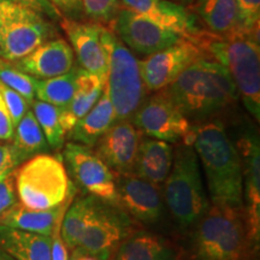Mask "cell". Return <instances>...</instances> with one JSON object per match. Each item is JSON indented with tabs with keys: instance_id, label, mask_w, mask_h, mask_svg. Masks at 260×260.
<instances>
[{
	"instance_id": "1",
	"label": "cell",
	"mask_w": 260,
	"mask_h": 260,
	"mask_svg": "<svg viewBox=\"0 0 260 260\" xmlns=\"http://www.w3.org/2000/svg\"><path fill=\"white\" fill-rule=\"evenodd\" d=\"M191 146L203 165L211 206L245 213L241 159L223 123L193 126Z\"/></svg>"
},
{
	"instance_id": "2",
	"label": "cell",
	"mask_w": 260,
	"mask_h": 260,
	"mask_svg": "<svg viewBox=\"0 0 260 260\" xmlns=\"http://www.w3.org/2000/svg\"><path fill=\"white\" fill-rule=\"evenodd\" d=\"M161 92L189 121L198 122L224 111L239 98L229 73L211 57L194 61Z\"/></svg>"
},
{
	"instance_id": "3",
	"label": "cell",
	"mask_w": 260,
	"mask_h": 260,
	"mask_svg": "<svg viewBox=\"0 0 260 260\" xmlns=\"http://www.w3.org/2000/svg\"><path fill=\"white\" fill-rule=\"evenodd\" d=\"M207 56L225 68L242 98L246 109L256 121L260 119V47L259 39L237 32L217 37L204 30L197 39Z\"/></svg>"
},
{
	"instance_id": "4",
	"label": "cell",
	"mask_w": 260,
	"mask_h": 260,
	"mask_svg": "<svg viewBox=\"0 0 260 260\" xmlns=\"http://www.w3.org/2000/svg\"><path fill=\"white\" fill-rule=\"evenodd\" d=\"M195 225L191 236L195 260H251L255 246L243 212L210 206Z\"/></svg>"
},
{
	"instance_id": "5",
	"label": "cell",
	"mask_w": 260,
	"mask_h": 260,
	"mask_svg": "<svg viewBox=\"0 0 260 260\" xmlns=\"http://www.w3.org/2000/svg\"><path fill=\"white\" fill-rule=\"evenodd\" d=\"M164 183L165 204L180 226L195 225L209 211L211 204L193 146L180 145L174 149L172 167Z\"/></svg>"
},
{
	"instance_id": "6",
	"label": "cell",
	"mask_w": 260,
	"mask_h": 260,
	"mask_svg": "<svg viewBox=\"0 0 260 260\" xmlns=\"http://www.w3.org/2000/svg\"><path fill=\"white\" fill-rule=\"evenodd\" d=\"M102 38L107 54L105 88L115 110L116 122L130 121L148 93L139 59L110 28H104Z\"/></svg>"
},
{
	"instance_id": "7",
	"label": "cell",
	"mask_w": 260,
	"mask_h": 260,
	"mask_svg": "<svg viewBox=\"0 0 260 260\" xmlns=\"http://www.w3.org/2000/svg\"><path fill=\"white\" fill-rule=\"evenodd\" d=\"M15 184L21 204L34 210L59 206L76 190L63 161L47 153L19 165L15 170Z\"/></svg>"
},
{
	"instance_id": "8",
	"label": "cell",
	"mask_w": 260,
	"mask_h": 260,
	"mask_svg": "<svg viewBox=\"0 0 260 260\" xmlns=\"http://www.w3.org/2000/svg\"><path fill=\"white\" fill-rule=\"evenodd\" d=\"M133 233L130 216L117 205L98 199L77 248L83 255L110 260L118 246Z\"/></svg>"
},
{
	"instance_id": "9",
	"label": "cell",
	"mask_w": 260,
	"mask_h": 260,
	"mask_svg": "<svg viewBox=\"0 0 260 260\" xmlns=\"http://www.w3.org/2000/svg\"><path fill=\"white\" fill-rule=\"evenodd\" d=\"M130 121L148 138L191 146L193 125L161 90L146 98Z\"/></svg>"
},
{
	"instance_id": "10",
	"label": "cell",
	"mask_w": 260,
	"mask_h": 260,
	"mask_svg": "<svg viewBox=\"0 0 260 260\" xmlns=\"http://www.w3.org/2000/svg\"><path fill=\"white\" fill-rule=\"evenodd\" d=\"M63 159L67 172L86 194L117 205L116 174L92 148L70 141L64 146Z\"/></svg>"
},
{
	"instance_id": "11",
	"label": "cell",
	"mask_w": 260,
	"mask_h": 260,
	"mask_svg": "<svg viewBox=\"0 0 260 260\" xmlns=\"http://www.w3.org/2000/svg\"><path fill=\"white\" fill-rule=\"evenodd\" d=\"M54 32L51 19L23 6L0 31V58L16 63L51 40Z\"/></svg>"
},
{
	"instance_id": "12",
	"label": "cell",
	"mask_w": 260,
	"mask_h": 260,
	"mask_svg": "<svg viewBox=\"0 0 260 260\" xmlns=\"http://www.w3.org/2000/svg\"><path fill=\"white\" fill-rule=\"evenodd\" d=\"M209 57L197 42L182 39L176 44L139 59L140 71L147 92L167 88L184 70L200 58Z\"/></svg>"
},
{
	"instance_id": "13",
	"label": "cell",
	"mask_w": 260,
	"mask_h": 260,
	"mask_svg": "<svg viewBox=\"0 0 260 260\" xmlns=\"http://www.w3.org/2000/svg\"><path fill=\"white\" fill-rule=\"evenodd\" d=\"M109 28L133 53L142 57L151 56L183 39L124 8L119 9Z\"/></svg>"
},
{
	"instance_id": "14",
	"label": "cell",
	"mask_w": 260,
	"mask_h": 260,
	"mask_svg": "<svg viewBox=\"0 0 260 260\" xmlns=\"http://www.w3.org/2000/svg\"><path fill=\"white\" fill-rule=\"evenodd\" d=\"M242 164L243 205L248 233L258 248L260 241V145L254 132H246L236 145Z\"/></svg>"
},
{
	"instance_id": "15",
	"label": "cell",
	"mask_w": 260,
	"mask_h": 260,
	"mask_svg": "<svg viewBox=\"0 0 260 260\" xmlns=\"http://www.w3.org/2000/svg\"><path fill=\"white\" fill-rule=\"evenodd\" d=\"M117 206L139 222L157 223L164 212L158 186L134 175H116Z\"/></svg>"
},
{
	"instance_id": "16",
	"label": "cell",
	"mask_w": 260,
	"mask_h": 260,
	"mask_svg": "<svg viewBox=\"0 0 260 260\" xmlns=\"http://www.w3.org/2000/svg\"><path fill=\"white\" fill-rule=\"evenodd\" d=\"M60 25L69 39L79 67L106 82L107 54L103 42L104 25L64 17Z\"/></svg>"
},
{
	"instance_id": "17",
	"label": "cell",
	"mask_w": 260,
	"mask_h": 260,
	"mask_svg": "<svg viewBox=\"0 0 260 260\" xmlns=\"http://www.w3.org/2000/svg\"><path fill=\"white\" fill-rule=\"evenodd\" d=\"M141 133L132 121H117L94 145V152L116 175L133 172Z\"/></svg>"
},
{
	"instance_id": "18",
	"label": "cell",
	"mask_w": 260,
	"mask_h": 260,
	"mask_svg": "<svg viewBox=\"0 0 260 260\" xmlns=\"http://www.w3.org/2000/svg\"><path fill=\"white\" fill-rule=\"evenodd\" d=\"M121 3L122 8L144 16L187 40L195 42L204 30L190 10L170 0H121Z\"/></svg>"
},
{
	"instance_id": "19",
	"label": "cell",
	"mask_w": 260,
	"mask_h": 260,
	"mask_svg": "<svg viewBox=\"0 0 260 260\" xmlns=\"http://www.w3.org/2000/svg\"><path fill=\"white\" fill-rule=\"evenodd\" d=\"M14 64L34 79L45 80L64 75L75 67V54L64 39H51Z\"/></svg>"
},
{
	"instance_id": "20",
	"label": "cell",
	"mask_w": 260,
	"mask_h": 260,
	"mask_svg": "<svg viewBox=\"0 0 260 260\" xmlns=\"http://www.w3.org/2000/svg\"><path fill=\"white\" fill-rule=\"evenodd\" d=\"M174 160V147L161 140L141 139L132 175L160 186L170 174Z\"/></svg>"
},
{
	"instance_id": "21",
	"label": "cell",
	"mask_w": 260,
	"mask_h": 260,
	"mask_svg": "<svg viewBox=\"0 0 260 260\" xmlns=\"http://www.w3.org/2000/svg\"><path fill=\"white\" fill-rule=\"evenodd\" d=\"M75 195H76V190H74L69 195V198L59 206L52 207L48 210L29 209L23 204L17 203L9 211H6L3 216H0V225L51 236L54 225L69 207Z\"/></svg>"
},
{
	"instance_id": "22",
	"label": "cell",
	"mask_w": 260,
	"mask_h": 260,
	"mask_svg": "<svg viewBox=\"0 0 260 260\" xmlns=\"http://www.w3.org/2000/svg\"><path fill=\"white\" fill-rule=\"evenodd\" d=\"M190 11L207 31L217 37L242 32L236 0H195L190 5Z\"/></svg>"
},
{
	"instance_id": "23",
	"label": "cell",
	"mask_w": 260,
	"mask_h": 260,
	"mask_svg": "<svg viewBox=\"0 0 260 260\" xmlns=\"http://www.w3.org/2000/svg\"><path fill=\"white\" fill-rule=\"evenodd\" d=\"M115 122V110H113L105 86H104L102 96L99 98L95 105L82 118L75 123L73 129L68 133L67 136L73 142L92 148L98 142V140L111 128Z\"/></svg>"
},
{
	"instance_id": "24",
	"label": "cell",
	"mask_w": 260,
	"mask_h": 260,
	"mask_svg": "<svg viewBox=\"0 0 260 260\" xmlns=\"http://www.w3.org/2000/svg\"><path fill=\"white\" fill-rule=\"evenodd\" d=\"M105 81L80 68L74 95L68 106L60 107L61 124L67 132V135L73 129L75 123L95 105L102 96Z\"/></svg>"
},
{
	"instance_id": "25",
	"label": "cell",
	"mask_w": 260,
	"mask_h": 260,
	"mask_svg": "<svg viewBox=\"0 0 260 260\" xmlns=\"http://www.w3.org/2000/svg\"><path fill=\"white\" fill-rule=\"evenodd\" d=\"M0 248L16 260H52L51 237L0 225Z\"/></svg>"
},
{
	"instance_id": "26",
	"label": "cell",
	"mask_w": 260,
	"mask_h": 260,
	"mask_svg": "<svg viewBox=\"0 0 260 260\" xmlns=\"http://www.w3.org/2000/svg\"><path fill=\"white\" fill-rule=\"evenodd\" d=\"M175 249L162 237L133 233L118 246L111 260H175Z\"/></svg>"
},
{
	"instance_id": "27",
	"label": "cell",
	"mask_w": 260,
	"mask_h": 260,
	"mask_svg": "<svg viewBox=\"0 0 260 260\" xmlns=\"http://www.w3.org/2000/svg\"><path fill=\"white\" fill-rule=\"evenodd\" d=\"M11 140L10 146L14 151L18 167L35 155L46 154L50 151L46 138L31 110H29L15 126Z\"/></svg>"
},
{
	"instance_id": "28",
	"label": "cell",
	"mask_w": 260,
	"mask_h": 260,
	"mask_svg": "<svg viewBox=\"0 0 260 260\" xmlns=\"http://www.w3.org/2000/svg\"><path fill=\"white\" fill-rule=\"evenodd\" d=\"M98 198L84 194L74 198L61 220L60 235L68 249L77 248L81 237L95 209Z\"/></svg>"
},
{
	"instance_id": "29",
	"label": "cell",
	"mask_w": 260,
	"mask_h": 260,
	"mask_svg": "<svg viewBox=\"0 0 260 260\" xmlns=\"http://www.w3.org/2000/svg\"><path fill=\"white\" fill-rule=\"evenodd\" d=\"M80 67L75 65L69 73L51 79L35 81V99L58 107H65L70 103L76 88Z\"/></svg>"
},
{
	"instance_id": "30",
	"label": "cell",
	"mask_w": 260,
	"mask_h": 260,
	"mask_svg": "<svg viewBox=\"0 0 260 260\" xmlns=\"http://www.w3.org/2000/svg\"><path fill=\"white\" fill-rule=\"evenodd\" d=\"M30 106L50 148L56 151L60 149L67 138V132L61 124L60 107L38 99H35Z\"/></svg>"
},
{
	"instance_id": "31",
	"label": "cell",
	"mask_w": 260,
	"mask_h": 260,
	"mask_svg": "<svg viewBox=\"0 0 260 260\" xmlns=\"http://www.w3.org/2000/svg\"><path fill=\"white\" fill-rule=\"evenodd\" d=\"M35 81L37 79L18 70L14 64L0 60V83L21 94L30 105L35 100Z\"/></svg>"
},
{
	"instance_id": "32",
	"label": "cell",
	"mask_w": 260,
	"mask_h": 260,
	"mask_svg": "<svg viewBox=\"0 0 260 260\" xmlns=\"http://www.w3.org/2000/svg\"><path fill=\"white\" fill-rule=\"evenodd\" d=\"M81 12L90 19V22L110 27L117 12L121 9V0H79Z\"/></svg>"
},
{
	"instance_id": "33",
	"label": "cell",
	"mask_w": 260,
	"mask_h": 260,
	"mask_svg": "<svg viewBox=\"0 0 260 260\" xmlns=\"http://www.w3.org/2000/svg\"><path fill=\"white\" fill-rule=\"evenodd\" d=\"M236 5L241 31L259 39L260 0H236Z\"/></svg>"
},
{
	"instance_id": "34",
	"label": "cell",
	"mask_w": 260,
	"mask_h": 260,
	"mask_svg": "<svg viewBox=\"0 0 260 260\" xmlns=\"http://www.w3.org/2000/svg\"><path fill=\"white\" fill-rule=\"evenodd\" d=\"M0 94H2L3 99H4L6 106H8L10 116L12 118V123L16 126L17 123L23 118L25 113L30 110L29 109L30 104L21 94H18L14 89L9 88V87H6L2 83H0Z\"/></svg>"
},
{
	"instance_id": "35",
	"label": "cell",
	"mask_w": 260,
	"mask_h": 260,
	"mask_svg": "<svg viewBox=\"0 0 260 260\" xmlns=\"http://www.w3.org/2000/svg\"><path fill=\"white\" fill-rule=\"evenodd\" d=\"M10 2L15 3L24 8L30 9L32 11H37L39 14L45 16L51 21H61L64 16L58 10L56 6L52 5L48 0H10Z\"/></svg>"
},
{
	"instance_id": "36",
	"label": "cell",
	"mask_w": 260,
	"mask_h": 260,
	"mask_svg": "<svg viewBox=\"0 0 260 260\" xmlns=\"http://www.w3.org/2000/svg\"><path fill=\"white\" fill-rule=\"evenodd\" d=\"M15 184V172L0 181V216L18 203Z\"/></svg>"
},
{
	"instance_id": "37",
	"label": "cell",
	"mask_w": 260,
	"mask_h": 260,
	"mask_svg": "<svg viewBox=\"0 0 260 260\" xmlns=\"http://www.w3.org/2000/svg\"><path fill=\"white\" fill-rule=\"evenodd\" d=\"M64 216V214H63ZM63 216L58 219L51 234V259L52 260H69L68 258V248L61 239L60 228Z\"/></svg>"
},
{
	"instance_id": "38",
	"label": "cell",
	"mask_w": 260,
	"mask_h": 260,
	"mask_svg": "<svg viewBox=\"0 0 260 260\" xmlns=\"http://www.w3.org/2000/svg\"><path fill=\"white\" fill-rule=\"evenodd\" d=\"M18 168L11 146L0 144V181L14 174Z\"/></svg>"
},
{
	"instance_id": "39",
	"label": "cell",
	"mask_w": 260,
	"mask_h": 260,
	"mask_svg": "<svg viewBox=\"0 0 260 260\" xmlns=\"http://www.w3.org/2000/svg\"><path fill=\"white\" fill-rule=\"evenodd\" d=\"M15 125L10 116L9 109L0 94V141H10L14 136Z\"/></svg>"
},
{
	"instance_id": "40",
	"label": "cell",
	"mask_w": 260,
	"mask_h": 260,
	"mask_svg": "<svg viewBox=\"0 0 260 260\" xmlns=\"http://www.w3.org/2000/svg\"><path fill=\"white\" fill-rule=\"evenodd\" d=\"M22 8L23 6L15 4L10 0H0V31L10 19L18 14V11Z\"/></svg>"
},
{
	"instance_id": "41",
	"label": "cell",
	"mask_w": 260,
	"mask_h": 260,
	"mask_svg": "<svg viewBox=\"0 0 260 260\" xmlns=\"http://www.w3.org/2000/svg\"><path fill=\"white\" fill-rule=\"evenodd\" d=\"M64 16H76L81 12L79 0H48Z\"/></svg>"
},
{
	"instance_id": "42",
	"label": "cell",
	"mask_w": 260,
	"mask_h": 260,
	"mask_svg": "<svg viewBox=\"0 0 260 260\" xmlns=\"http://www.w3.org/2000/svg\"><path fill=\"white\" fill-rule=\"evenodd\" d=\"M170 2H174L176 3V4L182 5V6H190L195 0H170Z\"/></svg>"
},
{
	"instance_id": "43",
	"label": "cell",
	"mask_w": 260,
	"mask_h": 260,
	"mask_svg": "<svg viewBox=\"0 0 260 260\" xmlns=\"http://www.w3.org/2000/svg\"><path fill=\"white\" fill-rule=\"evenodd\" d=\"M82 255H83L82 252H81L79 248H75L73 249V255H71V258L69 260H80V258Z\"/></svg>"
},
{
	"instance_id": "44",
	"label": "cell",
	"mask_w": 260,
	"mask_h": 260,
	"mask_svg": "<svg viewBox=\"0 0 260 260\" xmlns=\"http://www.w3.org/2000/svg\"><path fill=\"white\" fill-rule=\"evenodd\" d=\"M0 260H16L14 256H11L9 253H6L4 249L0 248Z\"/></svg>"
},
{
	"instance_id": "45",
	"label": "cell",
	"mask_w": 260,
	"mask_h": 260,
	"mask_svg": "<svg viewBox=\"0 0 260 260\" xmlns=\"http://www.w3.org/2000/svg\"><path fill=\"white\" fill-rule=\"evenodd\" d=\"M80 260H98V259L93 258V256H89V255H82L80 258Z\"/></svg>"
},
{
	"instance_id": "46",
	"label": "cell",
	"mask_w": 260,
	"mask_h": 260,
	"mask_svg": "<svg viewBox=\"0 0 260 260\" xmlns=\"http://www.w3.org/2000/svg\"><path fill=\"white\" fill-rule=\"evenodd\" d=\"M0 60H2V58H0Z\"/></svg>"
}]
</instances>
